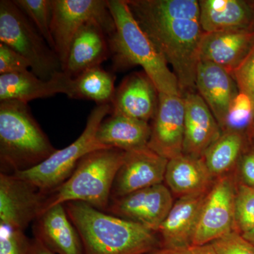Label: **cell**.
Here are the masks:
<instances>
[{"label": "cell", "instance_id": "1", "mask_svg": "<svg viewBox=\"0 0 254 254\" xmlns=\"http://www.w3.org/2000/svg\"><path fill=\"white\" fill-rule=\"evenodd\" d=\"M143 31L171 65L182 95L195 91L205 32L196 0H125Z\"/></svg>", "mask_w": 254, "mask_h": 254}, {"label": "cell", "instance_id": "2", "mask_svg": "<svg viewBox=\"0 0 254 254\" xmlns=\"http://www.w3.org/2000/svg\"><path fill=\"white\" fill-rule=\"evenodd\" d=\"M83 254H144L160 247L157 232L81 201L64 203Z\"/></svg>", "mask_w": 254, "mask_h": 254}, {"label": "cell", "instance_id": "3", "mask_svg": "<svg viewBox=\"0 0 254 254\" xmlns=\"http://www.w3.org/2000/svg\"><path fill=\"white\" fill-rule=\"evenodd\" d=\"M108 4L115 25V32L109 37L114 70L141 66L159 93L182 95L176 76L137 23L126 1L108 0Z\"/></svg>", "mask_w": 254, "mask_h": 254}, {"label": "cell", "instance_id": "4", "mask_svg": "<svg viewBox=\"0 0 254 254\" xmlns=\"http://www.w3.org/2000/svg\"><path fill=\"white\" fill-rule=\"evenodd\" d=\"M57 150L32 115L28 103L0 102L1 173L26 171L43 163Z\"/></svg>", "mask_w": 254, "mask_h": 254}, {"label": "cell", "instance_id": "5", "mask_svg": "<svg viewBox=\"0 0 254 254\" xmlns=\"http://www.w3.org/2000/svg\"><path fill=\"white\" fill-rule=\"evenodd\" d=\"M126 152L118 148H103L91 152L78 162L71 176L48 193L44 210L70 201H81L106 212L117 173Z\"/></svg>", "mask_w": 254, "mask_h": 254}, {"label": "cell", "instance_id": "6", "mask_svg": "<svg viewBox=\"0 0 254 254\" xmlns=\"http://www.w3.org/2000/svg\"><path fill=\"white\" fill-rule=\"evenodd\" d=\"M111 105H96L87 119L86 127L79 137L63 149L57 150L43 163L26 171L12 174L48 194L71 176L78 162L95 150L108 148L100 144L96 132L100 123L111 113Z\"/></svg>", "mask_w": 254, "mask_h": 254}, {"label": "cell", "instance_id": "7", "mask_svg": "<svg viewBox=\"0 0 254 254\" xmlns=\"http://www.w3.org/2000/svg\"><path fill=\"white\" fill-rule=\"evenodd\" d=\"M0 43L24 57L43 80L63 72L59 58L34 25L11 0L0 1Z\"/></svg>", "mask_w": 254, "mask_h": 254}, {"label": "cell", "instance_id": "8", "mask_svg": "<svg viewBox=\"0 0 254 254\" xmlns=\"http://www.w3.org/2000/svg\"><path fill=\"white\" fill-rule=\"evenodd\" d=\"M93 20L103 25L108 37L115 32L106 0H53L51 33L63 70L73 37L85 23Z\"/></svg>", "mask_w": 254, "mask_h": 254}, {"label": "cell", "instance_id": "9", "mask_svg": "<svg viewBox=\"0 0 254 254\" xmlns=\"http://www.w3.org/2000/svg\"><path fill=\"white\" fill-rule=\"evenodd\" d=\"M237 185L235 172L215 180L202 205L192 245H208L234 230Z\"/></svg>", "mask_w": 254, "mask_h": 254}, {"label": "cell", "instance_id": "10", "mask_svg": "<svg viewBox=\"0 0 254 254\" xmlns=\"http://www.w3.org/2000/svg\"><path fill=\"white\" fill-rule=\"evenodd\" d=\"M47 197L29 182L0 173V225L25 231L43 213Z\"/></svg>", "mask_w": 254, "mask_h": 254}, {"label": "cell", "instance_id": "11", "mask_svg": "<svg viewBox=\"0 0 254 254\" xmlns=\"http://www.w3.org/2000/svg\"><path fill=\"white\" fill-rule=\"evenodd\" d=\"M174 203L173 193L163 183L110 200L106 213L157 232Z\"/></svg>", "mask_w": 254, "mask_h": 254}, {"label": "cell", "instance_id": "12", "mask_svg": "<svg viewBox=\"0 0 254 254\" xmlns=\"http://www.w3.org/2000/svg\"><path fill=\"white\" fill-rule=\"evenodd\" d=\"M185 117L183 95L160 93L148 148L168 160L183 154Z\"/></svg>", "mask_w": 254, "mask_h": 254}, {"label": "cell", "instance_id": "13", "mask_svg": "<svg viewBox=\"0 0 254 254\" xmlns=\"http://www.w3.org/2000/svg\"><path fill=\"white\" fill-rule=\"evenodd\" d=\"M168 161L148 147L126 152L114 181L111 199L163 184Z\"/></svg>", "mask_w": 254, "mask_h": 254}, {"label": "cell", "instance_id": "14", "mask_svg": "<svg viewBox=\"0 0 254 254\" xmlns=\"http://www.w3.org/2000/svg\"><path fill=\"white\" fill-rule=\"evenodd\" d=\"M159 94L154 83L144 71L131 73L116 88L110 115L149 123L158 110Z\"/></svg>", "mask_w": 254, "mask_h": 254}, {"label": "cell", "instance_id": "15", "mask_svg": "<svg viewBox=\"0 0 254 254\" xmlns=\"http://www.w3.org/2000/svg\"><path fill=\"white\" fill-rule=\"evenodd\" d=\"M183 96L185 107L183 154L202 158L209 147L221 136L222 130L198 92H187Z\"/></svg>", "mask_w": 254, "mask_h": 254}, {"label": "cell", "instance_id": "16", "mask_svg": "<svg viewBox=\"0 0 254 254\" xmlns=\"http://www.w3.org/2000/svg\"><path fill=\"white\" fill-rule=\"evenodd\" d=\"M110 58L109 37L98 21L85 23L73 37L63 71L75 78L83 71L102 64Z\"/></svg>", "mask_w": 254, "mask_h": 254}, {"label": "cell", "instance_id": "17", "mask_svg": "<svg viewBox=\"0 0 254 254\" xmlns=\"http://www.w3.org/2000/svg\"><path fill=\"white\" fill-rule=\"evenodd\" d=\"M254 51V31L205 33L200 60L218 64L232 74Z\"/></svg>", "mask_w": 254, "mask_h": 254}, {"label": "cell", "instance_id": "18", "mask_svg": "<svg viewBox=\"0 0 254 254\" xmlns=\"http://www.w3.org/2000/svg\"><path fill=\"white\" fill-rule=\"evenodd\" d=\"M195 88L221 127L232 102L240 92L233 75L218 64L200 60Z\"/></svg>", "mask_w": 254, "mask_h": 254}, {"label": "cell", "instance_id": "19", "mask_svg": "<svg viewBox=\"0 0 254 254\" xmlns=\"http://www.w3.org/2000/svg\"><path fill=\"white\" fill-rule=\"evenodd\" d=\"M207 193L177 198L157 232L160 237V247L175 248L192 245Z\"/></svg>", "mask_w": 254, "mask_h": 254}, {"label": "cell", "instance_id": "20", "mask_svg": "<svg viewBox=\"0 0 254 254\" xmlns=\"http://www.w3.org/2000/svg\"><path fill=\"white\" fill-rule=\"evenodd\" d=\"M34 238L56 254H83L81 238L64 204L47 209L33 222Z\"/></svg>", "mask_w": 254, "mask_h": 254}, {"label": "cell", "instance_id": "21", "mask_svg": "<svg viewBox=\"0 0 254 254\" xmlns=\"http://www.w3.org/2000/svg\"><path fill=\"white\" fill-rule=\"evenodd\" d=\"M200 21L205 33L254 31V1L200 0Z\"/></svg>", "mask_w": 254, "mask_h": 254}, {"label": "cell", "instance_id": "22", "mask_svg": "<svg viewBox=\"0 0 254 254\" xmlns=\"http://www.w3.org/2000/svg\"><path fill=\"white\" fill-rule=\"evenodd\" d=\"M70 78L64 71L48 81L31 71L0 75V102L16 100L28 103L60 93L66 95Z\"/></svg>", "mask_w": 254, "mask_h": 254}, {"label": "cell", "instance_id": "23", "mask_svg": "<svg viewBox=\"0 0 254 254\" xmlns=\"http://www.w3.org/2000/svg\"><path fill=\"white\" fill-rule=\"evenodd\" d=\"M215 180L203 158L182 154L169 160L164 182L178 198L208 191Z\"/></svg>", "mask_w": 254, "mask_h": 254}, {"label": "cell", "instance_id": "24", "mask_svg": "<svg viewBox=\"0 0 254 254\" xmlns=\"http://www.w3.org/2000/svg\"><path fill=\"white\" fill-rule=\"evenodd\" d=\"M150 132L149 123L123 115H110L100 123L96 138L107 148L128 152L148 147Z\"/></svg>", "mask_w": 254, "mask_h": 254}, {"label": "cell", "instance_id": "25", "mask_svg": "<svg viewBox=\"0 0 254 254\" xmlns=\"http://www.w3.org/2000/svg\"><path fill=\"white\" fill-rule=\"evenodd\" d=\"M250 138L236 132H222L202 158L215 180L234 173L244 153L252 146Z\"/></svg>", "mask_w": 254, "mask_h": 254}, {"label": "cell", "instance_id": "26", "mask_svg": "<svg viewBox=\"0 0 254 254\" xmlns=\"http://www.w3.org/2000/svg\"><path fill=\"white\" fill-rule=\"evenodd\" d=\"M115 82L113 72L95 66L70 78L66 95L71 99L91 100L97 105H111L116 91Z\"/></svg>", "mask_w": 254, "mask_h": 254}, {"label": "cell", "instance_id": "27", "mask_svg": "<svg viewBox=\"0 0 254 254\" xmlns=\"http://www.w3.org/2000/svg\"><path fill=\"white\" fill-rule=\"evenodd\" d=\"M253 123L252 100L248 95L240 91L232 102L220 128L222 132H236L246 135L251 140Z\"/></svg>", "mask_w": 254, "mask_h": 254}, {"label": "cell", "instance_id": "28", "mask_svg": "<svg viewBox=\"0 0 254 254\" xmlns=\"http://www.w3.org/2000/svg\"><path fill=\"white\" fill-rule=\"evenodd\" d=\"M13 1L34 25L50 48L55 50L51 33L53 0H13Z\"/></svg>", "mask_w": 254, "mask_h": 254}, {"label": "cell", "instance_id": "29", "mask_svg": "<svg viewBox=\"0 0 254 254\" xmlns=\"http://www.w3.org/2000/svg\"><path fill=\"white\" fill-rule=\"evenodd\" d=\"M254 227V188L237 180L234 230L244 235Z\"/></svg>", "mask_w": 254, "mask_h": 254}, {"label": "cell", "instance_id": "30", "mask_svg": "<svg viewBox=\"0 0 254 254\" xmlns=\"http://www.w3.org/2000/svg\"><path fill=\"white\" fill-rule=\"evenodd\" d=\"M31 240L25 231L0 225V254H28Z\"/></svg>", "mask_w": 254, "mask_h": 254}, {"label": "cell", "instance_id": "31", "mask_svg": "<svg viewBox=\"0 0 254 254\" xmlns=\"http://www.w3.org/2000/svg\"><path fill=\"white\" fill-rule=\"evenodd\" d=\"M216 254H254V245L232 230L210 243Z\"/></svg>", "mask_w": 254, "mask_h": 254}, {"label": "cell", "instance_id": "32", "mask_svg": "<svg viewBox=\"0 0 254 254\" xmlns=\"http://www.w3.org/2000/svg\"><path fill=\"white\" fill-rule=\"evenodd\" d=\"M29 68L31 64L24 57L0 43V75L26 73Z\"/></svg>", "mask_w": 254, "mask_h": 254}, {"label": "cell", "instance_id": "33", "mask_svg": "<svg viewBox=\"0 0 254 254\" xmlns=\"http://www.w3.org/2000/svg\"><path fill=\"white\" fill-rule=\"evenodd\" d=\"M239 91L250 97L254 107V123L251 140L254 139V51L241 67L232 73Z\"/></svg>", "mask_w": 254, "mask_h": 254}, {"label": "cell", "instance_id": "34", "mask_svg": "<svg viewBox=\"0 0 254 254\" xmlns=\"http://www.w3.org/2000/svg\"><path fill=\"white\" fill-rule=\"evenodd\" d=\"M237 180L247 186L254 188V148L253 145L244 153L236 170Z\"/></svg>", "mask_w": 254, "mask_h": 254}, {"label": "cell", "instance_id": "35", "mask_svg": "<svg viewBox=\"0 0 254 254\" xmlns=\"http://www.w3.org/2000/svg\"><path fill=\"white\" fill-rule=\"evenodd\" d=\"M144 254H216L210 244L205 245H191L187 247L166 248L158 247Z\"/></svg>", "mask_w": 254, "mask_h": 254}, {"label": "cell", "instance_id": "36", "mask_svg": "<svg viewBox=\"0 0 254 254\" xmlns=\"http://www.w3.org/2000/svg\"><path fill=\"white\" fill-rule=\"evenodd\" d=\"M28 254H56L52 252L46 246L42 244L41 242L33 238L31 240L29 252Z\"/></svg>", "mask_w": 254, "mask_h": 254}, {"label": "cell", "instance_id": "37", "mask_svg": "<svg viewBox=\"0 0 254 254\" xmlns=\"http://www.w3.org/2000/svg\"><path fill=\"white\" fill-rule=\"evenodd\" d=\"M242 235L254 245V227L253 228L251 229L250 231L246 232L245 234Z\"/></svg>", "mask_w": 254, "mask_h": 254}, {"label": "cell", "instance_id": "38", "mask_svg": "<svg viewBox=\"0 0 254 254\" xmlns=\"http://www.w3.org/2000/svg\"><path fill=\"white\" fill-rule=\"evenodd\" d=\"M252 145H253V147L254 148V139L253 140V141H252Z\"/></svg>", "mask_w": 254, "mask_h": 254}]
</instances>
